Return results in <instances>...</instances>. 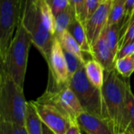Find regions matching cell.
Masks as SVG:
<instances>
[{
  "mask_svg": "<svg viewBox=\"0 0 134 134\" xmlns=\"http://www.w3.org/2000/svg\"><path fill=\"white\" fill-rule=\"evenodd\" d=\"M127 79L121 78L114 70L104 72L101 88V115L113 134H119V129L126 105Z\"/></svg>",
  "mask_w": 134,
  "mask_h": 134,
  "instance_id": "obj_1",
  "label": "cell"
},
{
  "mask_svg": "<svg viewBox=\"0 0 134 134\" xmlns=\"http://www.w3.org/2000/svg\"><path fill=\"white\" fill-rule=\"evenodd\" d=\"M27 103L24 89L0 66V122L26 126Z\"/></svg>",
  "mask_w": 134,
  "mask_h": 134,
  "instance_id": "obj_2",
  "label": "cell"
},
{
  "mask_svg": "<svg viewBox=\"0 0 134 134\" xmlns=\"http://www.w3.org/2000/svg\"><path fill=\"white\" fill-rule=\"evenodd\" d=\"M20 22L30 36L31 43L48 64L55 36L46 28L37 0H23Z\"/></svg>",
  "mask_w": 134,
  "mask_h": 134,
  "instance_id": "obj_3",
  "label": "cell"
},
{
  "mask_svg": "<svg viewBox=\"0 0 134 134\" xmlns=\"http://www.w3.org/2000/svg\"><path fill=\"white\" fill-rule=\"evenodd\" d=\"M31 40L27 32L19 22L13 39L8 49L6 57L0 66L2 67L14 82L24 89L27 59Z\"/></svg>",
  "mask_w": 134,
  "mask_h": 134,
  "instance_id": "obj_4",
  "label": "cell"
},
{
  "mask_svg": "<svg viewBox=\"0 0 134 134\" xmlns=\"http://www.w3.org/2000/svg\"><path fill=\"white\" fill-rule=\"evenodd\" d=\"M23 0H0V63L8 49L20 22Z\"/></svg>",
  "mask_w": 134,
  "mask_h": 134,
  "instance_id": "obj_5",
  "label": "cell"
},
{
  "mask_svg": "<svg viewBox=\"0 0 134 134\" xmlns=\"http://www.w3.org/2000/svg\"><path fill=\"white\" fill-rule=\"evenodd\" d=\"M84 66L71 77L69 87L75 93L85 111L102 119L101 89L96 88L90 82Z\"/></svg>",
  "mask_w": 134,
  "mask_h": 134,
  "instance_id": "obj_6",
  "label": "cell"
},
{
  "mask_svg": "<svg viewBox=\"0 0 134 134\" xmlns=\"http://www.w3.org/2000/svg\"><path fill=\"white\" fill-rule=\"evenodd\" d=\"M37 100L52 103L60 110L71 121L77 123L78 116L85 111L76 96L69 86H65L56 90L46 91Z\"/></svg>",
  "mask_w": 134,
  "mask_h": 134,
  "instance_id": "obj_7",
  "label": "cell"
},
{
  "mask_svg": "<svg viewBox=\"0 0 134 134\" xmlns=\"http://www.w3.org/2000/svg\"><path fill=\"white\" fill-rule=\"evenodd\" d=\"M48 66L49 81L46 89L56 90L65 86H69L71 78L64 49L56 36L53 43Z\"/></svg>",
  "mask_w": 134,
  "mask_h": 134,
  "instance_id": "obj_8",
  "label": "cell"
},
{
  "mask_svg": "<svg viewBox=\"0 0 134 134\" xmlns=\"http://www.w3.org/2000/svg\"><path fill=\"white\" fill-rule=\"evenodd\" d=\"M43 125L55 134H65L70 126V119L57 107L38 100L31 101Z\"/></svg>",
  "mask_w": 134,
  "mask_h": 134,
  "instance_id": "obj_9",
  "label": "cell"
},
{
  "mask_svg": "<svg viewBox=\"0 0 134 134\" xmlns=\"http://www.w3.org/2000/svg\"><path fill=\"white\" fill-rule=\"evenodd\" d=\"M111 5V0L104 1L86 23V34L91 50L108 25Z\"/></svg>",
  "mask_w": 134,
  "mask_h": 134,
  "instance_id": "obj_10",
  "label": "cell"
},
{
  "mask_svg": "<svg viewBox=\"0 0 134 134\" xmlns=\"http://www.w3.org/2000/svg\"><path fill=\"white\" fill-rule=\"evenodd\" d=\"M92 58L97 60L104 69L105 72L115 70V57L112 54L105 35V29L92 48Z\"/></svg>",
  "mask_w": 134,
  "mask_h": 134,
  "instance_id": "obj_11",
  "label": "cell"
},
{
  "mask_svg": "<svg viewBox=\"0 0 134 134\" xmlns=\"http://www.w3.org/2000/svg\"><path fill=\"white\" fill-rule=\"evenodd\" d=\"M77 123L81 130L87 134H113L103 119L86 111L78 116Z\"/></svg>",
  "mask_w": 134,
  "mask_h": 134,
  "instance_id": "obj_12",
  "label": "cell"
},
{
  "mask_svg": "<svg viewBox=\"0 0 134 134\" xmlns=\"http://www.w3.org/2000/svg\"><path fill=\"white\" fill-rule=\"evenodd\" d=\"M86 77L90 82L96 88L101 89L104 81V69L94 58L86 60L84 66Z\"/></svg>",
  "mask_w": 134,
  "mask_h": 134,
  "instance_id": "obj_13",
  "label": "cell"
},
{
  "mask_svg": "<svg viewBox=\"0 0 134 134\" xmlns=\"http://www.w3.org/2000/svg\"><path fill=\"white\" fill-rule=\"evenodd\" d=\"M64 51H67L73 54H75L84 65L86 62V60L85 59L84 57V53L82 52L81 47H79V43H77V41L75 39V38L71 36V34L67 30L65 32H64L61 35H60L59 36L57 37Z\"/></svg>",
  "mask_w": 134,
  "mask_h": 134,
  "instance_id": "obj_14",
  "label": "cell"
},
{
  "mask_svg": "<svg viewBox=\"0 0 134 134\" xmlns=\"http://www.w3.org/2000/svg\"><path fill=\"white\" fill-rule=\"evenodd\" d=\"M68 31L71 34V36L77 41L82 52L86 54H89L92 56V50L88 43L84 26L80 22H79L77 20L75 19L74 21L71 23V24L69 26Z\"/></svg>",
  "mask_w": 134,
  "mask_h": 134,
  "instance_id": "obj_15",
  "label": "cell"
},
{
  "mask_svg": "<svg viewBox=\"0 0 134 134\" xmlns=\"http://www.w3.org/2000/svg\"><path fill=\"white\" fill-rule=\"evenodd\" d=\"M26 129L28 134H43V124L31 101L27 103Z\"/></svg>",
  "mask_w": 134,
  "mask_h": 134,
  "instance_id": "obj_16",
  "label": "cell"
},
{
  "mask_svg": "<svg viewBox=\"0 0 134 134\" xmlns=\"http://www.w3.org/2000/svg\"><path fill=\"white\" fill-rule=\"evenodd\" d=\"M75 19V15L71 6L57 15L55 17V36L57 37L64 32L67 31Z\"/></svg>",
  "mask_w": 134,
  "mask_h": 134,
  "instance_id": "obj_17",
  "label": "cell"
},
{
  "mask_svg": "<svg viewBox=\"0 0 134 134\" xmlns=\"http://www.w3.org/2000/svg\"><path fill=\"white\" fill-rule=\"evenodd\" d=\"M43 23L47 30L55 36V17L51 9L50 4L46 0H37Z\"/></svg>",
  "mask_w": 134,
  "mask_h": 134,
  "instance_id": "obj_18",
  "label": "cell"
},
{
  "mask_svg": "<svg viewBox=\"0 0 134 134\" xmlns=\"http://www.w3.org/2000/svg\"><path fill=\"white\" fill-rule=\"evenodd\" d=\"M121 26H122V23L109 25V26L107 25L105 28L106 39L115 57H116V54L119 51V43L120 38Z\"/></svg>",
  "mask_w": 134,
  "mask_h": 134,
  "instance_id": "obj_19",
  "label": "cell"
},
{
  "mask_svg": "<svg viewBox=\"0 0 134 134\" xmlns=\"http://www.w3.org/2000/svg\"><path fill=\"white\" fill-rule=\"evenodd\" d=\"M126 0H113L111 9L110 11L108 26L113 25L116 24H120L122 22L125 16Z\"/></svg>",
  "mask_w": 134,
  "mask_h": 134,
  "instance_id": "obj_20",
  "label": "cell"
},
{
  "mask_svg": "<svg viewBox=\"0 0 134 134\" xmlns=\"http://www.w3.org/2000/svg\"><path fill=\"white\" fill-rule=\"evenodd\" d=\"M115 70L124 78H130L134 72V54L121 58L115 61Z\"/></svg>",
  "mask_w": 134,
  "mask_h": 134,
  "instance_id": "obj_21",
  "label": "cell"
},
{
  "mask_svg": "<svg viewBox=\"0 0 134 134\" xmlns=\"http://www.w3.org/2000/svg\"><path fill=\"white\" fill-rule=\"evenodd\" d=\"M70 4L75 20L80 22L85 28L87 21L86 0H70Z\"/></svg>",
  "mask_w": 134,
  "mask_h": 134,
  "instance_id": "obj_22",
  "label": "cell"
},
{
  "mask_svg": "<svg viewBox=\"0 0 134 134\" xmlns=\"http://www.w3.org/2000/svg\"><path fill=\"white\" fill-rule=\"evenodd\" d=\"M127 99L130 103V123L127 130H126L125 134H134V95L131 89L130 78L127 79V92H126Z\"/></svg>",
  "mask_w": 134,
  "mask_h": 134,
  "instance_id": "obj_23",
  "label": "cell"
},
{
  "mask_svg": "<svg viewBox=\"0 0 134 134\" xmlns=\"http://www.w3.org/2000/svg\"><path fill=\"white\" fill-rule=\"evenodd\" d=\"M134 11V0H126V9H125V16L123 18V21L122 22L121 26V31H120V38L119 40L124 36V35L126 33L130 21L131 19V17L133 15Z\"/></svg>",
  "mask_w": 134,
  "mask_h": 134,
  "instance_id": "obj_24",
  "label": "cell"
},
{
  "mask_svg": "<svg viewBox=\"0 0 134 134\" xmlns=\"http://www.w3.org/2000/svg\"><path fill=\"white\" fill-rule=\"evenodd\" d=\"M64 55H65V58H66V62H67V66H68V73H69V76L70 78H71V77L82 66H84V64L73 54L64 51Z\"/></svg>",
  "mask_w": 134,
  "mask_h": 134,
  "instance_id": "obj_25",
  "label": "cell"
},
{
  "mask_svg": "<svg viewBox=\"0 0 134 134\" xmlns=\"http://www.w3.org/2000/svg\"><path fill=\"white\" fill-rule=\"evenodd\" d=\"M0 134H28L26 126L0 122Z\"/></svg>",
  "mask_w": 134,
  "mask_h": 134,
  "instance_id": "obj_26",
  "label": "cell"
},
{
  "mask_svg": "<svg viewBox=\"0 0 134 134\" xmlns=\"http://www.w3.org/2000/svg\"><path fill=\"white\" fill-rule=\"evenodd\" d=\"M70 6V0H53L50 3L51 9L55 17Z\"/></svg>",
  "mask_w": 134,
  "mask_h": 134,
  "instance_id": "obj_27",
  "label": "cell"
},
{
  "mask_svg": "<svg viewBox=\"0 0 134 134\" xmlns=\"http://www.w3.org/2000/svg\"><path fill=\"white\" fill-rule=\"evenodd\" d=\"M104 1L106 0H86L87 20L94 14V13L98 9V8Z\"/></svg>",
  "mask_w": 134,
  "mask_h": 134,
  "instance_id": "obj_28",
  "label": "cell"
},
{
  "mask_svg": "<svg viewBox=\"0 0 134 134\" xmlns=\"http://www.w3.org/2000/svg\"><path fill=\"white\" fill-rule=\"evenodd\" d=\"M134 43V24L129 28V29L127 30L126 33L119 40V51L122 47H124L125 45L129 44V43Z\"/></svg>",
  "mask_w": 134,
  "mask_h": 134,
  "instance_id": "obj_29",
  "label": "cell"
},
{
  "mask_svg": "<svg viewBox=\"0 0 134 134\" xmlns=\"http://www.w3.org/2000/svg\"><path fill=\"white\" fill-rule=\"evenodd\" d=\"M131 54H134V43L126 44L124 47H122L118 51L116 57H115V61L121 58H123V57H126L128 55H131Z\"/></svg>",
  "mask_w": 134,
  "mask_h": 134,
  "instance_id": "obj_30",
  "label": "cell"
},
{
  "mask_svg": "<svg viewBox=\"0 0 134 134\" xmlns=\"http://www.w3.org/2000/svg\"><path fill=\"white\" fill-rule=\"evenodd\" d=\"M65 134H82V132L78 123L72 122L70 124V126L68 127Z\"/></svg>",
  "mask_w": 134,
  "mask_h": 134,
  "instance_id": "obj_31",
  "label": "cell"
},
{
  "mask_svg": "<svg viewBox=\"0 0 134 134\" xmlns=\"http://www.w3.org/2000/svg\"><path fill=\"white\" fill-rule=\"evenodd\" d=\"M43 134H55L53 131H51L47 126L43 125Z\"/></svg>",
  "mask_w": 134,
  "mask_h": 134,
  "instance_id": "obj_32",
  "label": "cell"
},
{
  "mask_svg": "<svg viewBox=\"0 0 134 134\" xmlns=\"http://www.w3.org/2000/svg\"><path fill=\"white\" fill-rule=\"evenodd\" d=\"M134 24V11L133 13V15H132V17H131V19H130V24H129V28L130 27V26H132V25H133ZM129 28H128V29H129Z\"/></svg>",
  "mask_w": 134,
  "mask_h": 134,
  "instance_id": "obj_33",
  "label": "cell"
},
{
  "mask_svg": "<svg viewBox=\"0 0 134 134\" xmlns=\"http://www.w3.org/2000/svg\"><path fill=\"white\" fill-rule=\"evenodd\" d=\"M46 1H47V2H49V4H50V3H51V2H52L53 0H46Z\"/></svg>",
  "mask_w": 134,
  "mask_h": 134,
  "instance_id": "obj_34",
  "label": "cell"
},
{
  "mask_svg": "<svg viewBox=\"0 0 134 134\" xmlns=\"http://www.w3.org/2000/svg\"><path fill=\"white\" fill-rule=\"evenodd\" d=\"M82 134H87L86 133H85V132H83V131H82Z\"/></svg>",
  "mask_w": 134,
  "mask_h": 134,
  "instance_id": "obj_35",
  "label": "cell"
},
{
  "mask_svg": "<svg viewBox=\"0 0 134 134\" xmlns=\"http://www.w3.org/2000/svg\"><path fill=\"white\" fill-rule=\"evenodd\" d=\"M111 1H113V0H111Z\"/></svg>",
  "mask_w": 134,
  "mask_h": 134,
  "instance_id": "obj_36",
  "label": "cell"
}]
</instances>
